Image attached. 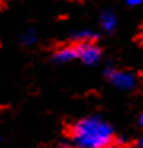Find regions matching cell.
Here are the masks:
<instances>
[{"mask_svg": "<svg viewBox=\"0 0 143 148\" xmlns=\"http://www.w3.org/2000/svg\"><path fill=\"white\" fill-rule=\"evenodd\" d=\"M70 142L78 148H113L114 131L100 116H86L70 127Z\"/></svg>", "mask_w": 143, "mask_h": 148, "instance_id": "cell-1", "label": "cell"}, {"mask_svg": "<svg viewBox=\"0 0 143 148\" xmlns=\"http://www.w3.org/2000/svg\"><path fill=\"white\" fill-rule=\"evenodd\" d=\"M105 75L108 77L111 84H114L119 89H133L137 84V78L132 72H126V70H116L113 67H107L105 69Z\"/></svg>", "mask_w": 143, "mask_h": 148, "instance_id": "cell-2", "label": "cell"}, {"mask_svg": "<svg viewBox=\"0 0 143 148\" xmlns=\"http://www.w3.org/2000/svg\"><path fill=\"white\" fill-rule=\"evenodd\" d=\"M78 48V59L88 65H95L100 61V48L94 43H76Z\"/></svg>", "mask_w": 143, "mask_h": 148, "instance_id": "cell-3", "label": "cell"}, {"mask_svg": "<svg viewBox=\"0 0 143 148\" xmlns=\"http://www.w3.org/2000/svg\"><path fill=\"white\" fill-rule=\"evenodd\" d=\"M53 59L57 64H65V62L75 61V59H78V48H76V45L64 46V48L57 49V51L54 53Z\"/></svg>", "mask_w": 143, "mask_h": 148, "instance_id": "cell-4", "label": "cell"}, {"mask_svg": "<svg viewBox=\"0 0 143 148\" xmlns=\"http://www.w3.org/2000/svg\"><path fill=\"white\" fill-rule=\"evenodd\" d=\"M116 24H118V19H116L113 11L105 10L103 13L100 14V26L105 32H113V30L116 29Z\"/></svg>", "mask_w": 143, "mask_h": 148, "instance_id": "cell-5", "label": "cell"}, {"mask_svg": "<svg viewBox=\"0 0 143 148\" xmlns=\"http://www.w3.org/2000/svg\"><path fill=\"white\" fill-rule=\"evenodd\" d=\"M99 38V34L91 29H83L73 34V40L76 43H94Z\"/></svg>", "mask_w": 143, "mask_h": 148, "instance_id": "cell-6", "label": "cell"}, {"mask_svg": "<svg viewBox=\"0 0 143 148\" xmlns=\"http://www.w3.org/2000/svg\"><path fill=\"white\" fill-rule=\"evenodd\" d=\"M21 42L24 43V45H27V46L35 45V43L38 42V32H37L35 29H27L24 34H22Z\"/></svg>", "mask_w": 143, "mask_h": 148, "instance_id": "cell-7", "label": "cell"}, {"mask_svg": "<svg viewBox=\"0 0 143 148\" xmlns=\"http://www.w3.org/2000/svg\"><path fill=\"white\" fill-rule=\"evenodd\" d=\"M142 3H143V0H127V5H130V7H138Z\"/></svg>", "mask_w": 143, "mask_h": 148, "instance_id": "cell-8", "label": "cell"}, {"mask_svg": "<svg viewBox=\"0 0 143 148\" xmlns=\"http://www.w3.org/2000/svg\"><path fill=\"white\" fill-rule=\"evenodd\" d=\"M137 145H138L140 148H143V135H142V137L138 138V142H137Z\"/></svg>", "mask_w": 143, "mask_h": 148, "instance_id": "cell-9", "label": "cell"}, {"mask_svg": "<svg viewBox=\"0 0 143 148\" xmlns=\"http://www.w3.org/2000/svg\"><path fill=\"white\" fill-rule=\"evenodd\" d=\"M138 124H140V127H143V113L140 115V118H138Z\"/></svg>", "mask_w": 143, "mask_h": 148, "instance_id": "cell-10", "label": "cell"}]
</instances>
